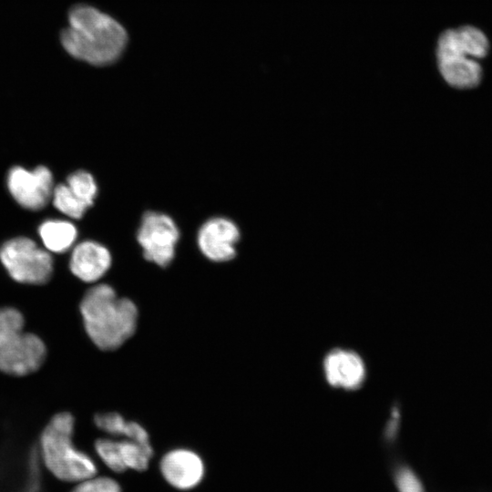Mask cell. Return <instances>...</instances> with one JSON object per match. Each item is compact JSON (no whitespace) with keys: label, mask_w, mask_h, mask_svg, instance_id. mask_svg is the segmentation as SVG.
I'll list each match as a JSON object with an SVG mask.
<instances>
[{"label":"cell","mask_w":492,"mask_h":492,"mask_svg":"<svg viewBox=\"0 0 492 492\" xmlns=\"http://www.w3.org/2000/svg\"><path fill=\"white\" fill-rule=\"evenodd\" d=\"M61 43L73 57L93 66H108L120 58L128 46L125 27L111 15L87 5L74 6Z\"/></svg>","instance_id":"1"},{"label":"cell","mask_w":492,"mask_h":492,"mask_svg":"<svg viewBox=\"0 0 492 492\" xmlns=\"http://www.w3.org/2000/svg\"><path fill=\"white\" fill-rule=\"evenodd\" d=\"M79 313L87 336L101 351L118 349L138 328L136 302L120 296L108 283L92 284L85 292L79 302Z\"/></svg>","instance_id":"2"},{"label":"cell","mask_w":492,"mask_h":492,"mask_svg":"<svg viewBox=\"0 0 492 492\" xmlns=\"http://www.w3.org/2000/svg\"><path fill=\"white\" fill-rule=\"evenodd\" d=\"M489 51L483 31L473 26L447 29L437 41L436 59L439 72L452 87L462 90L478 87L483 78L480 60Z\"/></svg>","instance_id":"3"},{"label":"cell","mask_w":492,"mask_h":492,"mask_svg":"<svg viewBox=\"0 0 492 492\" xmlns=\"http://www.w3.org/2000/svg\"><path fill=\"white\" fill-rule=\"evenodd\" d=\"M75 417L67 411L55 414L39 437L38 456L47 470L65 482H80L96 476L94 460L74 444Z\"/></svg>","instance_id":"4"},{"label":"cell","mask_w":492,"mask_h":492,"mask_svg":"<svg viewBox=\"0 0 492 492\" xmlns=\"http://www.w3.org/2000/svg\"><path fill=\"white\" fill-rule=\"evenodd\" d=\"M23 313L13 306L0 307V373L26 376L44 364L47 348L36 333L25 329Z\"/></svg>","instance_id":"5"},{"label":"cell","mask_w":492,"mask_h":492,"mask_svg":"<svg viewBox=\"0 0 492 492\" xmlns=\"http://www.w3.org/2000/svg\"><path fill=\"white\" fill-rule=\"evenodd\" d=\"M0 261L10 278L20 284L44 285L54 272L51 253L26 237L4 242L0 247Z\"/></svg>","instance_id":"6"},{"label":"cell","mask_w":492,"mask_h":492,"mask_svg":"<svg viewBox=\"0 0 492 492\" xmlns=\"http://www.w3.org/2000/svg\"><path fill=\"white\" fill-rule=\"evenodd\" d=\"M179 239V231L172 218L156 211L144 213L137 241L147 261L159 267L169 265L175 257Z\"/></svg>","instance_id":"7"},{"label":"cell","mask_w":492,"mask_h":492,"mask_svg":"<svg viewBox=\"0 0 492 492\" xmlns=\"http://www.w3.org/2000/svg\"><path fill=\"white\" fill-rule=\"evenodd\" d=\"M7 187L20 206L38 210L46 207L52 198L53 175L45 166H38L33 170L15 166L8 171Z\"/></svg>","instance_id":"8"},{"label":"cell","mask_w":492,"mask_h":492,"mask_svg":"<svg viewBox=\"0 0 492 492\" xmlns=\"http://www.w3.org/2000/svg\"><path fill=\"white\" fill-rule=\"evenodd\" d=\"M241 237L238 226L230 219L215 217L205 221L198 231L200 252L214 262H226L236 256Z\"/></svg>","instance_id":"9"},{"label":"cell","mask_w":492,"mask_h":492,"mask_svg":"<svg viewBox=\"0 0 492 492\" xmlns=\"http://www.w3.org/2000/svg\"><path fill=\"white\" fill-rule=\"evenodd\" d=\"M112 264V255L103 244L86 240L73 247L68 267L79 281L95 284L106 275Z\"/></svg>","instance_id":"10"},{"label":"cell","mask_w":492,"mask_h":492,"mask_svg":"<svg viewBox=\"0 0 492 492\" xmlns=\"http://www.w3.org/2000/svg\"><path fill=\"white\" fill-rule=\"evenodd\" d=\"M159 467L166 481L181 490L198 486L205 471L201 457L188 448H176L166 453Z\"/></svg>","instance_id":"11"},{"label":"cell","mask_w":492,"mask_h":492,"mask_svg":"<svg viewBox=\"0 0 492 492\" xmlns=\"http://www.w3.org/2000/svg\"><path fill=\"white\" fill-rule=\"evenodd\" d=\"M323 373L330 385L353 390L364 383L365 365L356 353L350 350L335 349L325 356Z\"/></svg>","instance_id":"12"},{"label":"cell","mask_w":492,"mask_h":492,"mask_svg":"<svg viewBox=\"0 0 492 492\" xmlns=\"http://www.w3.org/2000/svg\"><path fill=\"white\" fill-rule=\"evenodd\" d=\"M94 425L113 437L133 440L142 445H151L146 428L139 423L128 420L118 412H103L94 415Z\"/></svg>","instance_id":"13"},{"label":"cell","mask_w":492,"mask_h":492,"mask_svg":"<svg viewBox=\"0 0 492 492\" xmlns=\"http://www.w3.org/2000/svg\"><path fill=\"white\" fill-rule=\"evenodd\" d=\"M38 234L50 253H64L70 250L77 238L76 226L65 220H46L38 228Z\"/></svg>","instance_id":"14"},{"label":"cell","mask_w":492,"mask_h":492,"mask_svg":"<svg viewBox=\"0 0 492 492\" xmlns=\"http://www.w3.org/2000/svg\"><path fill=\"white\" fill-rule=\"evenodd\" d=\"M123 466L136 471L146 470L153 456L151 445H142L128 438L116 439Z\"/></svg>","instance_id":"15"},{"label":"cell","mask_w":492,"mask_h":492,"mask_svg":"<svg viewBox=\"0 0 492 492\" xmlns=\"http://www.w3.org/2000/svg\"><path fill=\"white\" fill-rule=\"evenodd\" d=\"M52 200L56 210L72 219H81L89 208L72 192L67 183L54 187Z\"/></svg>","instance_id":"16"},{"label":"cell","mask_w":492,"mask_h":492,"mask_svg":"<svg viewBox=\"0 0 492 492\" xmlns=\"http://www.w3.org/2000/svg\"><path fill=\"white\" fill-rule=\"evenodd\" d=\"M67 185L72 192L89 207L97 197V186L93 176L85 170H77L67 179Z\"/></svg>","instance_id":"17"},{"label":"cell","mask_w":492,"mask_h":492,"mask_svg":"<svg viewBox=\"0 0 492 492\" xmlns=\"http://www.w3.org/2000/svg\"><path fill=\"white\" fill-rule=\"evenodd\" d=\"M94 448L98 457L112 471L121 473L126 471L117 448L116 438L101 437L95 441Z\"/></svg>","instance_id":"18"},{"label":"cell","mask_w":492,"mask_h":492,"mask_svg":"<svg viewBox=\"0 0 492 492\" xmlns=\"http://www.w3.org/2000/svg\"><path fill=\"white\" fill-rule=\"evenodd\" d=\"M71 492H121V487L111 477L93 476L78 482Z\"/></svg>","instance_id":"19"}]
</instances>
